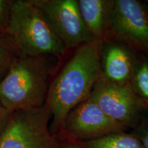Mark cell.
I'll list each match as a JSON object with an SVG mask.
<instances>
[{
    "label": "cell",
    "instance_id": "obj_4",
    "mask_svg": "<svg viewBox=\"0 0 148 148\" xmlns=\"http://www.w3.org/2000/svg\"><path fill=\"white\" fill-rule=\"evenodd\" d=\"M51 120L45 104L13 112L0 136V148H62L59 138L50 131Z\"/></svg>",
    "mask_w": 148,
    "mask_h": 148
},
{
    "label": "cell",
    "instance_id": "obj_13",
    "mask_svg": "<svg viewBox=\"0 0 148 148\" xmlns=\"http://www.w3.org/2000/svg\"><path fill=\"white\" fill-rule=\"evenodd\" d=\"M20 56L21 55L17 48L8 35L0 32V84Z\"/></svg>",
    "mask_w": 148,
    "mask_h": 148
},
{
    "label": "cell",
    "instance_id": "obj_16",
    "mask_svg": "<svg viewBox=\"0 0 148 148\" xmlns=\"http://www.w3.org/2000/svg\"><path fill=\"white\" fill-rule=\"evenodd\" d=\"M12 113L13 112H10L5 108L0 101V136L6 128Z\"/></svg>",
    "mask_w": 148,
    "mask_h": 148
},
{
    "label": "cell",
    "instance_id": "obj_1",
    "mask_svg": "<svg viewBox=\"0 0 148 148\" xmlns=\"http://www.w3.org/2000/svg\"><path fill=\"white\" fill-rule=\"evenodd\" d=\"M101 44L93 39L75 48L53 76L45 104L51 113L50 131L54 136L60 134L69 112L90 97L100 78Z\"/></svg>",
    "mask_w": 148,
    "mask_h": 148
},
{
    "label": "cell",
    "instance_id": "obj_11",
    "mask_svg": "<svg viewBox=\"0 0 148 148\" xmlns=\"http://www.w3.org/2000/svg\"><path fill=\"white\" fill-rule=\"evenodd\" d=\"M79 148H144L134 133L120 132L87 141L74 142Z\"/></svg>",
    "mask_w": 148,
    "mask_h": 148
},
{
    "label": "cell",
    "instance_id": "obj_9",
    "mask_svg": "<svg viewBox=\"0 0 148 148\" xmlns=\"http://www.w3.org/2000/svg\"><path fill=\"white\" fill-rule=\"evenodd\" d=\"M140 53L124 42L108 38L101 44L100 78L114 84H129Z\"/></svg>",
    "mask_w": 148,
    "mask_h": 148
},
{
    "label": "cell",
    "instance_id": "obj_8",
    "mask_svg": "<svg viewBox=\"0 0 148 148\" xmlns=\"http://www.w3.org/2000/svg\"><path fill=\"white\" fill-rule=\"evenodd\" d=\"M110 37L148 54V5L138 0H115Z\"/></svg>",
    "mask_w": 148,
    "mask_h": 148
},
{
    "label": "cell",
    "instance_id": "obj_17",
    "mask_svg": "<svg viewBox=\"0 0 148 148\" xmlns=\"http://www.w3.org/2000/svg\"><path fill=\"white\" fill-rule=\"evenodd\" d=\"M59 140L60 141L62 148H79V146L73 141L62 139V138H59Z\"/></svg>",
    "mask_w": 148,
    "mask_h": 148
},
{
    "label": "cell",
    "instance_id": "obj_18",
    "mask_svg": "<svg viewBox=\"0 0 148 148\" xmlns=\"http://www.w3.org/2000/svg\"><path fill=\"white\" fill-rule=\"evenodd\" d=\"M145 3H147V5H148V1H145Z\"/></svg>",
    "mask_w": 148,
    "mask_h": 148
},
{
    "label": "cell",
    "instance_id": "obj_12",
    "mask_svg": "<svg viewBox=\"0 0 148 148\" xmlns=\"http://www.w3.org/2000/svg\"><path fill=\"white\" fill-rule=\"evenodd\" d=\"M130 86L148 111V54L140 53Z\"/></svg>",
    "mask_w": 148,
    "mask_h": 148
},
{
    "label": "cell",
    "instance_id": "obj_3",
    "mask_svg": "<svg viewBox=\"0 0 148 148\" xmlns=\"http://www.w3.org/2000/svg\"><path fill=\"white\" fill-rule=\"evenodd\" d=\"M5 34L21 56L49 55L62 60L67 51L34 0H12Z\"/></svg>",
    "mask_w": 148,
    "mask_h": 148
},
{
    "label": "cell",
    "instance_id": "obj_5",
    "mask_svg": "<svg viewBox=\"0 0 148 148\" xmlns=\"http://www.w3.org/2000/svg\"><path fill=\"white\" fill-rule=\"evenodd\" d=\"M90 97L108 117L127 129L136 128L147 111L130 84H114L99 78Z\"/></svg>",
    "mask_w": 148,
    "mask_h": 148
},
{
    "label": "cell",
    "instance_id": "obj_10",
    "mask_svg": "<svg viewBox=\"0 0 148 148\" xmlns=\"http://www.w3.org/2000/svg\"><path fill=\"white\" fill-rule=\"evenodd\" d=\"M115 0H77L79 12L94 38L103 42L110 37V19Z\"/></svg>",
    "mask_w": 148,
    "mask_h": 148
},
{
    "label": "cell",
    "instance_id": "obj_15",
    "mask_svg": "<svg viewBox=\"0 0 148 148\" xmlns=\"http://www.w3.org/2000/svg\"><path fill=\"white\" fill-rule=\"evenodd\" d=\"M133 133L140 140L144 148H148V111L144 114Z\"/></svg>",
    "mask_w": 148,
    "mask_h": 148
},
{
    "label": "cell",
    "instance_id": "obj_2",
    "mask_svg": "<svg viewBox=\"0 0 148 148\" xmlns=\"http://www.w3.org/2000/svg\"><path fill=\"white\" fill-rule=\"evenodd\" d=\"M61 60L53 56H20L0 84V101L13 112L40 108Z\"/></svg>",
    "mask_w": 148,
    "mask_h": 148
},
{
    "label": "cell",
    "instance_id": "obj_14",
    "mask_svg": "<svg viewBox=\"0 0 148 148\" xmlns=\"http://www.w3.org/2000/svg\"><path fill=\"white\" fill-rule=\"evenodd\" d=\"M12 0H0V32L5 33L8 28Z\"/></svg>",
    "mask_w": 148,
    "mask_h": 148
},
{
    "label": "cell",
    "instance_id": "obj_6",
    "mask_svg": "<svg viewBox=\"0 0 148 148\" xmlns=\"http://www.w3.org/2000/svg\"><path fill=\"white\" fill-rule=\"evenodd\" d=\"M127 130L108 117L89 97L70 111L57 137L73 142L87 141Z\"/></svg>",
    "mask_w": 148,
    "mask_h": 148
},
{
    "label": "cell",
    "instance_id": "obj_7",
    "mask_svg": "<svg viewBox=\"0 0 148 148\" xmlns=\"http://www.w3.org/2000/svg\"><path fill=\"white\" fill-rule=\"evenodd\" d=\"M66 51L95 39L79 12L77 0H34Z\"/></svg>",
    "mask_w": 148,
    "mask_h": 148
}]
</instances>
